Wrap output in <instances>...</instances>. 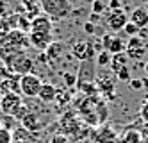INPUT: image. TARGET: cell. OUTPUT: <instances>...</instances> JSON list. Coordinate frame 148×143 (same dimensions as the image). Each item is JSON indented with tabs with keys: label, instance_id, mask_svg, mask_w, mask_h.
Returning a JSON list of instances; mask_svg holds the SVG:
<instances>
[{
	"label": "cell",
	"instance_id": "obj_16",
	"mask_svg": "<svg viewBox=\"0 0 148 143\" xmlns=\"http://www.w3.org/2000/svg\"><path fill=\"white\" fill-rule=\"evenodd\" d=\"M22 125H23V129H27V131H38L39 129V120H38V115H34V113H27L22 120Z\"/></svg>",
	"mask_w": 148,
	"mask_h": 143
},
{
	"label": "cell",
	"instance_id": "obj_24",
	"mask_svg": "<svg viewBox=\"0 0 148 143\" xmlns=\"http://www.w3.org/2000/svg\"><path fill=\"white\" fill-rule=\"evenodd\" d=\"M123 32H125V34L127 36H129V38H136V36H139V29H137L134 23H130V21H129V23H127L125 25V29H123Z\"/></svg>",
	"mask_w": 148,
	"mask_h": 143
},
{
	"label": "cell",
	"instance_id": "obj_2",
	"mask_svg": "<svg viewBox=\"0 0 148 143\" xmlns=\"http://www.w3.org/2000/svg\"><path fill=\"white\" fill-rule=\"evenodd\" d=\"M0 111L5 116H13V118L22 120L29 113V107L23 104L20 93H4L2 98H0Z\"/></svg>",
	"mask_w": 148,
	"mask_h": 143
},
{
	"label": "cell",
	"instance_id": "obj_32",
	"mask_svg": "<svg viewBox=\"0 0 148 143\" xmlns=\"http://www.w3.org/2000/svg\"><path fill=\"white\" fill-rule=\"evenodd\" d=\"M5 9H7V2L5 0H0V15H4Z\"/></svg>",
	"mask_w": 148,
	"mask_h": 143
},
{
	"label": "cell",
	"instance_id": "obj_31",
	"mask_svg": "<svg viewBox=\"0 0 148 143\" xmlns=\"http://www.w3.org/2000/svg\"><path fill=\"white\" fill-rule=\"evenodd\" d=\"M141 116H143V120H146V122H148V98L145 100V104L141 107Z\"/></svg>",
	"mask_w": 148,
	"mask_h": 143
},
{
	"label": "cell",
	"instance_id": "obj_20",
	"mask_svg": "<svg viewBox=\"0 0 148 143\" xmlns=\"http://www.w3.org/2000/svg\"><path fill=\"white\" fill-rule=\"evenodd\" d=\"M95 63H97V66H100V68L109 66V64H111V54L105 52V50H102L98 56H97V59H95Z\"/></svg>",
	"mask_w": 148,
	"mask_h": 143
},
{
	"label": "cell",
	"instance_id": "obj_6",
	"mask_svg": "<svg viewBox=\"0 0 148 143\" xmlns=\"http://www.w3.org/2000/svg\"><path fill=\"white\" fill-rule=\"evenodd\" d=\"M102 45L103 50L109 52L111 56H116V54H123L127 48V41L121 39V36H114V34H103L102 36Z\"/></svg>",
	"mask_w": 148,
	"mask_h": 143
},
{
	"label": "cell",
	"instance_id": "obj_30",
	"mask_svg": "<svg viewBox=\"0 0 148 143\" xmlns=\"http://www.w3.org/2000/svg\"><path fill=\"white\" fill-rule=\"evenodd\" d=\"M107 7H109V11H118V9H123V7H121V0H111Z\"/></svg>",
	"mask_w": 148,
	"mask_h": 143
},
{
	"label": "cell",
	"instance_id": "obj_25",
	"mask_svg": "<svg viewBox=\"0 0 148 143\" xmlns=\"http://www.w3.org/2000/svg\"><path fill=\"white\" fill-rule=\"evenodd\" d=\"M116 79H118V81H123V82H130V72H129V66L121 68L118 73H116Z\"/></svg>",
	"mask_w": 148,
	"mask_h": 143
},
{
	"label": "cell",
	"instance_id": "obj_28",
	"mask_svg": "<svg viewBox=\"0 0 148 143\" xmlns=\"http://www.w3.org/2000/svg\"><path fill=\"white\" fill-rule=\"evenodd\" d=\"M97 25L95 23H91V21H86V23H84V30L88 32V34H95V32H97Z\"/></svg>",
	"mask_w": 148,
	"mask_h": 143
},
{
	"label": "cell",
	"instance_id": "obj_9",
	"mask_svg": "<svg viewBox=\"0 0 148 143\" xmlns=\"http://www.w3.org/2000/svg\"><path fill=\"white\" fill-rule=\"evenodd\" d=\"M95 84H97V90L103 95V98H114V79L111 75H98Z\"/></svg>",
	"mask_w": 148,
	"mask_h": 143
},
{
	"label": "cell",
	"instance_id": "obj_18",
	"mask_svg": "<svg viewBox=\"0 0 148 143\" xmlns=\"http://www.w3.org/2000/svg\"><path fill=\"white\" fill-rule=\"evenodd\" d=\"M97 141L98 143H114L116 141V133L112 129H100L97 134Z\"/></svg>",
	"mask_w": 148,
	"mask_h": 143
},
{
	"label": "cell",
	"instance_id": "obj_4",
	"mask_svg": "<svg viewBox=\"0 0 148 143\" xmlns=\"http://www.w3.org/2000/svg\"><path fill=\"white\" fill-rule=\"evenodd\" d=\"M71 56L79 59L80 63L84 61H95L97 59V48H95V45L91 41L88 39H79L73 43V47H71Z\"/></svg>",
	"mask_w": 148,
	"mask_h": 143
},
{
	"label": "cell",
	"instance_id": "obj_29",
	"mask_svg": "<svg viewBox=\"0 0 148 143\" xmlns=\"http://www.w3.org/2000/svg\"><path fill=\"white\" fill-rule=\"evenodd\" d=\"M64 81L68 82V86H75V84H77V75H73V73H64Z\"/></svg>",
	"mask_w": 148,
	"mask_h": 143
},
{
	"label": "cell",
	"instance_id": "obj_10",
	"mask_svg": "<svg viewBox=\"0 0 148 143\" xmlns=\"http://www.w3.org/2000/svg\"><path fill=\"white\" fill-rule=\"evenodd\" d=\"M30 32H43V34H52V20L47 15H39L30 21Z\"/></svg>",
	"mask_w": 148,
	"mask_h": 143
},
{
	"label": "cell",
	"instance_id": "obj_1",
	"mask_svg": "<svg viewBox=\"0 0 148 143\" xmlns=\"http://www.w3.org/2000/svg\"><path fill=\"white\" fill-rule=\"evenodd\" d=\"M43 15H47L52 21H59L71 16L73 6L70 0H39Z\"/></svg>",
	"mask_w": 148,
	"mask_h": 143
},
{
	"label": "cell",
	"instance_id": "obj_35",
	"mask_svg": "<svg viewBox=\"0 0 148 143\" xmlns=\"http://www.w3.org/2000/svg\"><path fill=\"white\" fill-rule=\"evenodd\" d=\"M146 4H148V0H146Z\"/></svg>",
	"mask_w": 148,
	"mask_h": 143
},
{
	"label": "cell",
	"instance_id": "obj_8",
	"mask_svg": "<svg viewBox=\"0 0 148 143\" xmlns=\"http://www.w3.org/2000/svg\"><path fill=\"white\" fill-rule=\"evenodd\" d=\"M125 54L129 57H134L139 61L141 57H145L146 54V45H145V39L141 36H136V38H129L127 41V48H125Z\"/></svg>",
	"mask_w": 148,
	"mask_h": 143
},
{
	"label": "cell",
	"instance_id": "obj_27",
	"mask_svg": "<svg viewBox=\"0 0 148 143\" xmlns=\"http://www.w3.org/2000/svg\"><path fill=\"white\" fill-rule=\"evenodd\" d=\"M130 90H134V91H139L141 88H143V79H130Z\"/></svg>",
	"mask_w": 148,
	"mask_h": 143
},
{
	"label": "cell",
	"instance_id": "obj_13",
	"mask_svg": "<svg viewBox=\"0 0 148 143\" xmlns=\"http://www.w3.org/2000/svg\"><path fill=\"white\" fill-rule=\"evenodd\" d=\"M38 98L43 104H50V102H54L56 98H57V88L54 84H50V82H43V86H41V91L38 95Z\"/></svg>",
	"mask_w": 148,
	"mask_h": 143
},
{
	"label": "cell",
	"instance_id": "obj_22",
	"mask_svg": "<svg viewBox=\"0 0 148 143\" xmlns=\"http://www.w3.org/2000/svg\"><path fill=\"white\" fill-rule=\"evenodd\" d=\"M105 11H107V4H103L102 0H93V4H91V13L102 16Z\"/></svg>",
	"mask_w": 148,
	"mask_h": 143
},
{
	"label": "cell",
	"instance_id": "obj_21",
	"mask_svg": "<svg viewBox=\"0 0 148 143\" xmlns=\"http://www.w3.org/2000/svg\"><path fill=\"white\" fill-rule=\"evenodd\" d=\"M121 143H141V134L137 131H127Z\"/></svg>",
	"mask_w": 148,
	"mask_h": 143
},
{
	"label": "cell",
	"instance_id": "obj_23",
	"mask_svg": "<svg viewBox=\"0 0 148 143\" xmlns=\"http://www.w3.org/2000/svg\"><path fill=\"white\" fill-rule=\"evenodd\" d=\"M0 143H13V133L4 125H0Z\"/></svg>",
	"mask_w": 148,
	"mask_h": 143
},
{
	"label": "cell",
	"instance_id": "obj_34",
	"mask_svg": "<svg viewBox=\"0 0 148 143\" xmlns=\"http://www.w3.org/2000/svg\"><path fill=\"white\" fill-rule=\"evenodd\" d=\"M145 73H146V77H148V61L145 63Z\"/></svg>",
	"mask_w": 148,
	"mask_h": 143
},
{
	"label": "cell",
	"instance_id": "obj_5",
	"mask_svg": "<svg viewBox=\"0 0 148 143\" xmlns=\"http://www.w3.org/2000/svg\"><path fill=\"white\" fill-rule=\"evenodd\" d=\"M5 63L11 72H16L20 75H27L32 70V61L30 57H27L25 54H16V56H11V57H5Z\"/></svg>",
	"mask_w": 148,
	"mask_h": 143
},
{
	"label": "cell",
	"instance_id": "obj_11",
	"mask_svg": "<svg viewBox=\"0 0 148 143\" xmlns=\"http://www.w3.org/2000/svg\"><path fill=\"white\" fill-rule=\"evenodd\" d=\"M29 41H30V45L38 50H47L52 43H54L52 41V34H43V32H30Z\"/></svg>",
	"mask_w": 148,
	"mask_h": 143
},
{
	"label": "cell",
	"instance_id": "obj_33",
	"mask_svg": "<svg viewBox=\"0 0 148 143\" xmlns=\"http://www.w3.org/2000/svg\"><path fill=\"white\" fill-rule=\"evenodd\" d=\"M143 88H146V90H148V77H145V79H143Z\"/></svg>",
	"mask_w": 148,
	"mask_h": 143
},
{
	"label": "cell",
	"instance_id": "obj_12",
	"mask_svg": "<svg viewBox=\"0 0 148 143\" xmlns=\"http://www.w3.org/2000/svg\"><path fill=\"white\" fill-rule=\"evenodd\" d=\"M129 21L134 23L139 30L148 27V9L146 7H136L132 13L129 15Z\"/></svg>",
	"mask_w": 148,
	"mask_h": 143
},
{
	"label": "cell",
	"instance_id": "obj_15",
	"mask_svg": "<svg viewBox=\"0 0 148 143\" xmlns=\"http://www.w3.org/2000/svg\"><path fill=\"white\" fill-rule=\"evenodd\" d=\"M127 63H129V56L123 52V54H116V56H111V70L114 72V73H118L121 68H125L127 66Z\"/></svg>",
	"mask_w": 148,
	"mask_h": 143
},
{
	"label": "cell",
	"instance_id": "obj_26",
	"mask_svg": "<svg viewBox=\"0 0 148 143\" xmlns=\"http://www.w3.org/2000/svg\"><path fill=\"white\" fill-rule=\"evenodd\" d=\"M48 143H70V140L64 134H54V136L48 140Z\"/></svg>",
	"mask_w": 148,
	"mask_h": 143
},
{
	"label": "cell",
	"instance_id": "obj_3",
	"mask_svg": "<svg viewBox=\"0 0 148 143\" xmlns=\"http://www.w3.org/2000/svg\"><path fill=\"white\" fill-rule=\"evenodd\" d=\"M41 86H43V81L36 73H27L20 77V93L27 98H36L41 91Z\"/></svg>",
	"mask_w": 148,
	"mask_h": 143
},
{
	"label": "cell",
	"instance_id": "obj_19",
	"mask_svg": "<svg viewBox=\"0 0 148 143\" xmlns=\"http://www.w3.org/2000/svg\"><path fill=\"white\" fill-rule=\"evenodd\" d=\"M62 43H57V41H54L52 45L47 48V57H50V59H59V56H61V52H62Z\"/></svg>",
	"mask_w": 148,
	"mask_h": 143
},
{
	"label": "cell",
	"instance_id": "obj_17",
	"mask_svg": "<svg viewBox=\"0 0 148 143\" xmlns=\"http://www.w3.org/2000/svg\"><path fill=\"white\" fill-rule=\"evenodd\" d=\"M0 88L4 90V93H20V79L16 81V77H9L0 82Z\"/></svg>",
	"mask_w": 148,
	"mask_h": 143
},
{
	"label": "cell",
	"instance_id": "obj_14",
	"mask_svg": "<svg viewBox=\"0 0 148 143\" xmlns=\"http://www.w3.org/2000/svg\"><path fill=\"white\" fill-rule=\"evenodd\" d=\"M22 6H23V9H25V13H27L30 21H32L36 16L43 15L41 6H39V0H22Z\"/></svg>",
	"mask_w": 148,
	"mask_h": 143
},
{
	"label": "cell",
	"instance_id": "obj_7",
	"mask_svg": "<svg viewBox=\"0 0 148 143\" xmlns=\"http://www.w3.org/2000/svg\"><path fill=\"white\" fill-rule=\"evenodd\" d=\"M129 23V15L125 13L123 9L118 11H109V15L105 16V25H107L111 30H123L125 25Z\"/></svg>",
	"mask_w": 148,
	"mask_h": 143
}]
</instances>
